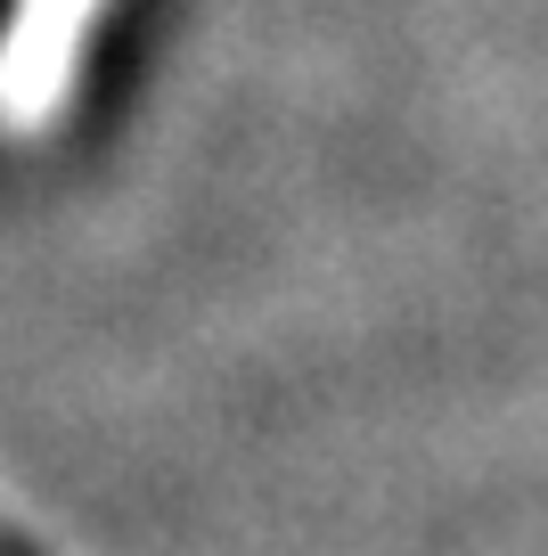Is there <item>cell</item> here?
Masks as SVG:
<instances>
[{
  "mask_svg": "<svg viewBox=\"0 0 548 556\" xmlns=\"http://www.w3.org/2000/svg\"><path fill=\"white\" fill-rule=\"evenodd\" d=\"M90 9L99 0H17L9 41H0V123L9 131H41L58 115V90H66L74 41H83Z\"/></svg>",
  "mask_w": 548,
  "mask_h": 556,
  "instance_id": "cell-1",
  "label": "cell"
}]
</instances>
